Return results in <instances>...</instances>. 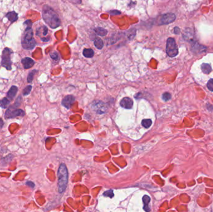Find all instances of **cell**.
<instances>
[{
  "label": "cell",
  "mask_w": 213,
  "mask_h": 212,
  "mask_svg": "<svg viewBox=\"0 0 213 212\" xmlns=\"http://www.w3.org/2000/svg\"><path fill=\"white\" fill-rule=\"evenodd\" d=\"M152 124V121L150 119H145L141 121V125L145 128H149Z\"/></svg>",
  "instance_id": "obj_22"
},
{
  "label": "cell",
  "mask_w": 213,
  "mask_h": 212,
  "mask_svg": "<svg viewBox=\"0 0 213 212\" xmlns=\"http://www.w3.org/2000/svg\"><path fill=\"white\" fill-rule=\"evenodd\" d=\"M75 101V98L73 95H67L64 98L62 101V105L67 109H70Z\"/></svg>",
  "instance_id": "obj_9"
},
{
  "label": "cell",
  "mask_w": 213,
  "mask_h": 212,
  "mask_svg": "<svg viewBox=\"0 0 213 212\" xmlns=\"http://www.w3.org/2000/svg\"><path fill=\"white\" fill-rule=\"evenodd\" d=\"M69 1L75 4H80L82 2V0H69Z\"/></svg>",
  "instance_id": "obj_31"
},
{
  "label": "cell",
  "mask_w": 213,
  "mask_h": 212,
  "mask_svg": "<svg viewBox=\"0 0 213 212\" xmlns=\"http://www.w3.org/2000/svg\"><path fill=\"white\" fill-rule=\"evenodd\" d=\"M14 156L12 155V154H9V155H8L7 156H6L5 158H2L1 159V164H2V165L4 166V165H6V164H8L9 162H10L12 159H13Z\"/></svg>",
  "instance_id": "obj_21"
},
{
  "label": "cell",
  "mask_w": 213,
  "mask_h": 212,
  "mask_svg": "<svg viewBox=\"0 0 213 212\" xmlns=\"http://www.w3.org/2000/svg\"><path fill=\"white\" fill-rule=\"evenodd\" d=\"M32 90V86L31 85H27L23 92V96H27L30 93V92Z\"/></svg>",
  "instance_id": "obj_24"
},
{
  "label": "cell",
  "mask_w": 213,
  "mask_h": 212,
  "mask_svg": "<svg viewBox=\"0 0 213 212\" xmlns=\"http://www.w3.org/2000/svg\"><path fill=\"white\" fill-rule=\"evenodd\" d=\"M176 19V16L173 13H166L162 15L160 18L159 24L160 25H165L173 23Z\"/></svg>",
  "instance_id": "obj_8"
},
{
  "label": "cell",
  "mask_w": 213,
  "mask_h": 212,
  "mask_svg": "<svg viewBox=\"0 0 213 212\" xmlns=\"http://www.w3.org/2000/svg\"><path fill=\"white\" fill-rule=\"evenodd\" d=\"M83 55L87 58H91L94 55V52L92 49H85L83 50Z\"/></svg>",
  "instance_id": "obj_18"
},
{
  "label": "cell",
  "mask_w": 213,
  "mask_h": 212,
  "mask_svg": "<svg viewBox=\"0 0 213 212\" xmlns=\"http://www.w3.org/2000/svg\"><path fill=\"white\" fill-rule=\"evenodd\" d=\"M42 15L45 23L52 29H55L61 25V20L58 15L49 6H44Z\"/></svg>",
  "instance_id": "obj_1"
},
{
  "label": "cell",
  "mask_w": 213,
  "mask_h": 212,
  "mask_svg": "<svg viewBox=\"0 0 213 212\" xmlns=\"http://www.w3.org/2000/svg\"><path fill=\"white\" fill-rule=\"evenodd\" d=\"M10 103V100L8 98H3L2 100H0V107L2 108H8Z\"/></svg>",
  "instance_id": "obj_19"
},
{
  "label": "cell",
  "mask_w": 213,
  "mask_h": 212,
  "mask_svg": "<svg viewBox=\"0 0 213 212\" xmlns=\"http://www.w3.org/2000/svg\"><path fill=\"white\" fill-rule=\"evenodd\" d=\"M6 17L11 23L15 22L18 19V14L15 11H11L8 12L6 15Z\"/></svg>",
  "instance_id": "obj_13"
},
{
  "label": "cell",
  "mask_w": 213,
  "mask_h": 212,
  "mask_svg": "<svg viewBox=\"0 0 213 212\" xmlns=\"http://www.w3.org/2000/svg\"><path fill=\"white\" fill-rule=\"evenodd\" d=\"M37 72V70H33V71L30 72V74H28V76H27V81L28 83H31L33 80V78H34V75H35V74Z\"/></svg>",
  "instance_id": "obj_23"
},
{
  "label": "cell",
  "mask_w": 213,
  "mask_h": 212,
  "mask_svg": "<svg viewBox=\"0 0 213 212\" xmlns=\"http://www.w3.org/2000/svg\"><path fill=\"white\" fill-rule=\"evenodd\" d=\"M94 31L97 35L101 36H105L108 33V32L106 30L104 29V28H102V27H96L95 29L94 30Z\"/></svg>",
  "instance_id": "obj_17"
},
{
  "label": "cell",
  "mask_w": 213,
  "mask_h": 212,
  "mask_svg": "<svg viewBox=\"0 0 213 212\" xmlns=\"http://www.w3.org/2000/svg\"><path fill=\"white\" fill-rule=\"evenodd\" d=\"M58 190L60 193H62L66 189L68 182V171L65 164L60 165L58 172Z\"/></svg>",
  "instance_id": "obj_3"
},
{
  "label": "cell",
  "mask_w": 213,
  "mask_h": 212,
  "mask_svg": "<svg viewBox=\"0 0 213 212\" xmlns=\"http://www.w3.org/2000/svg\"><path fill=\"white\" fill-rule=\"evenodd\" d=\"M3 125H4V122H3L2 119L0 118V129L2 128V127L3 126Z\"/></svg>",
  "instance_id": "obj_34"
},
{
  "label": "cell",
  "mask_w": 213,
  "mask_h": 212,
  "mask_svg": "<svg viewBox=\"0 0 213 212\" xmlns=\"http://www.w3.org/2000/svg\"><path fill=\"white\" fill-rule=\"evenodd\" d=\"M21 62H22L23 67L25 69H28V68H31L35 64L34 61L30 57H25V58L23 59L21 61Z\"/></svg>",
  "instance_id": "obj_11"
},
{
  "label": "cell",
  "mask_w": 213,
  "mask_h": 212,
  "mask_svg": "<svg viewBox=\"0 0 213 212\" xmlns=\"http://www.w3.org/2000/svg\"><path fill=\"white\" fill-rule=\"evenodd\" d=\"M104 195L105 196L112 198L113 196H114V194H113V192L112 190H108L104 193Z\"/></svg>",
  "instance_id": "obj_27"
},
{
  "label": "cell",
  "mask_w": 213,
  "mask_h": 212,
  "mask_svg": "<svg viewBox=\"0 0 213 212\" xmlns=\"http://www.w3.org/2000/svg\"><path fill=\"white\" fill-rule=\"evenodd\" d=\"M21 44L23 47L27 50H31L35 47L36 42L33 37V31L31 27H26L22 37Z\"/></svg>",
  "instance_id": "obj_2"
},
{
  "label": "cell",
  "mask_w": 213,
  "mask_h": 212,
  "mask_svg": "<svg viewBox=\"0 0 213 212\" xmlns=\"http://www.w3.org/2000/svg\"><path fill=\"white\" fill-rule=\"evenodd\" d=\"M41 39L42 41H43V42H48L50 40V38L49 37H42V38H41Z\"/></svg>",
  "instance_id": "obj_33"
},
{
  "label": "cell",
  "mask_w": 213,
  "mask_h": 212,
  "mask_svg": "<svg viewBox=\"0 0 213 212\" xmlns=\"http://www.w3.org/2000/svg\"><path fill=\"white\" fill-rule=\"evenodd\" d=\"M166 52L170 57H176L178 54V49L176 44L175 40L172 37H169L167 40Z\"/></svg>",
  "instance_id": "obj_5"
},
{
  "label": "cell",
  "mask_w": 213,
  "mask_h": 212,
  "mask_svg": "<svg viewBox=\"0 0 213 212\" xmlns=\"http://www.w3.org/2000/svg\"><path fill=\"white\" fill-rule=\"evenodd\" d=\"M201 70L204 74H209L212 70V68L210 64L204 63L201 65Z\"/></svg>",
  "instance_id": "obj_16"
},
{
  "label": "cell",
  "mask_w": 213,
  "mask_h": 212,
  "mask_svg": "<svg viewBox=\"0 0 213 212\" xmlns=\"http://www.w3.org/2000/svg\"><path fill=\"white\" fill-rule=\"evenodd\" d=\"M26 185L30 187H31V188H33V189L34 188V187H35V184L31 181H27L26 182Z\"/></svg>",
  "instance_id": "obj_30"
},
{
  "label": "cell",
  "mask_w": 213,
  "mask_h": 212,
  "mask_svg": "<svg viewBox=\"0 0 213 212\" xmlns=\"http://www.w3.org/2000/svg\"><path fill=\"white\" fill-rule=\"evenodd\" d=\"M207 87L210 91L213 92V78H211L208 81L207 83Z\"/></svg>",
  "instance_id": "obj_26"
},
{
  "label": "cell",
  "mask_w": 213,
  "mask_h": 212,
  "mask_svg": "<svg viewBox=\"0 0 213 212\" xmlns=\"http://www.w3.org/2000/svg\"><path fill=\"white\" fill-rule=\"evenodd\" d=\"M12 54V51L11 49L6 47L5 48L2 54V65L6 68L8 70H11V55Z\"/></svg>",
  "instance_id": "obj_6"
},
{
  "label": "cell",
  "mask_w": 213,
  "mask_h": 212,
  "mask_svg": "<svg viewBox=\"0 0 213 212\" xmlns=\"http://www.w3.org/2000/svg\"><path fill=\"white\" fill-rule=\"evenodd\" d=\"M42 33V35L44 37L46 36L48 33V27L45 26H42L41 27H39V29L36 32V35H37L39 36V35Z\"/></svg>",
  "instance_id": "obj_20"
},
{
  "label": "cell",
  "mask_w": 213,
  "mask_h": 212,
  "mask_svg": "<svg viewBox=\"0 0 213 212\" xmlns=\"http://www.w3.org/2000/svg\"><path fill=\"white\" fill-rule=\"evenodd\" d=\"M180 32V30H179V28L178 27H175L174 28V33L175 34H178Z\"/></svg>",
  "instance_id": "obj_32"
},
{
  "label": "cell",
  "mask_w": 213,
  "mask_h": 212,
  "mask_svg": "<svg viewBox=\"0 0 213 212\" xmlns=\"http://www.w3.org/2000/svg\"><path fill=\"white\" fill-rule=\"evenodd\" d=\"M17 108L18 107L14 104L9 106L4 115L5 118L6 119H11L18 116L23 117L25 115L24 111L23 109H18Z\"/></svg>",
  "instance_id": "obj_4"
},
{
  "label": "cell",
  "mask_w": 213,
  "mask_h": 212,
  "mask_svg": "<svg viewBox=\"0 0 213 212\" xmlns=\"http://www.w3.org/2000/svg\"><path fill=\"white\" fill-rule=\"evenodd\" d=\"M51 57L53 60H55V61H57V60H58V59H59L58 54V53H57L56 52H52V53L51 54Z\"/></svg>",
  "instance_id": "obj_28"
},
{
  "label": "cell",
  "mask_w": 213,
  "mask_h": 212,
  "mask_svg": "<svg viewBox=\"0 0 213 212\" xmlns=\"http://www.w3.org/2000/svg\"><path fill=\"white\" fill-rule=\"evenodd\" d=\"M133 105V100L129 97L123 98L120 102V106L125 109H132Z\"/></svg>",
  "instance_id": "obj_10"
},
{
  "label": "cell",
  "mask_w": 213,
  "mask_h": 212,
  "mask_svg": "<svg viewBox=\"0 0 213 212\" xmlns=\"http://www.w3.org/2000/svg\"><path fill=\"white\" fill-rule=\"evenodd\" d=\"M171 98H172L171 94L168 93V92H166L162 95V99L165 102H167V101L169 100L170 99H171Z\"/></svg>",
  "instance_id": "obj_25"
},
{
  "label": "cell",
  "mask_w": 213,
  "mask_h": 212,
  "mask_svg": "<svg viewBox=\"0 0 213 212\" xmlns=\"http://www.w3.org/2000/svg\"><path fill=\"white\" fill-rule=\"evenodd\" d=\"M150 197L148 195H144L143 197V202L144 204V209L146 211H150V208L149 207V203L150 202Z\"/></svg>",
  "instance_id": "obj_14"
},
{
  "label": "cell",
  "mask_w": 213,
  "mask_h": 212,
  "mask_svg": "<svg viewBox=\"0 0 213 212\" xmlns=\"http://www.w3.org/2000/svg\"><path fill=\"white\" fill-rule=\"evenodd\" d=\"M109 13L112 15H120L121 12L118 10H112V11H110Z\"/></svg>",
  "instance_id": "obj_29"
},
{
  "label": "cell",
  "mask_w": 213,
  "mask_h": 212,
  "mask_svg": "<svg viewBox=\"0 0 213 212\" xmlns=\"http://www.w3.org/2000/svg\"><path fill=\"white\" fill-rule=\"evenodd\" d=\"M18 89L16 86H12L7 93V98L10 101L12 100L16 95Z\"/></svg>",
  "instance_id": "obj_12"
},
{
  "label": "cell",
  "mask_w": 213,
  "mask_h": 212,
  "mask_svg": "<svg viewBox=\"0 0 213 212\" xmlns=\"http://www.w3.org/2000/svg\"><path fill=\"white\" fill-rule=\"evenodd\" d=\"M92 108L98 114H104L107 111V105L101 101L94 102Z\"/></svg>",
  "instance_id": "obj_7"
},
{
  "label": "cell",
  "mask_w": 213,
  "mask_h": 212,
  "mask_svg": "<svg viewBox=\"0 0 213 212\" xmlns=\"http://www.w3.org/2000/svg\"><path fill=\"white\" fill-rule=\"evenodd\" d=\"M94 45L98 49H102L104 47V42L100 37H96L94 41Z\"/></svg>",
  "instance_id": "obj_15"
}]
</instances>
